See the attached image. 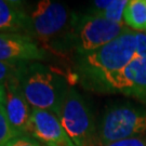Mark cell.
Instances as JSON below:
<instances>
[{"label":"cell","instance_id":"cell-4","mask_svg":"<svg viewBox=\"0 0 146 146\" xmlns=\"http://www.w3.org/2000/svg\"><path fill=\"white\" fill-rule=\"evenodd\" d=\"M146 133V107L132 102H115L105 108L98 123L99 145Z\"/></svg>","mask_w":146,"mask_h":146},{"label":"cell","instance_id":"cell-6","mask_svg":"<svg viewBox=\"0 0 146 146\" xmlns=\"http://www.w3.org/2000/svg\"><path fill=\"white\" fill-rule=\"evenodd\" d=\"M58 119L76 146H95L98 125L87 101L78 91L69 87L64 98Z\"/></svg>","mask_w":146,"mask_h":146},{"label":"cell","instance_id":"cell-12","mask_svg":"<svg viewBox=\"0 0 146 146\" xmlns=\"http://www.w3.org/2000/svg\"><path fill=\"white\" fill-rule=\"evenodd\" d=\"M127 5V0H96L91 2L88 13L114 23L123 24V12Z\"/></svg>","mask_w":146,"mask_h":146},{"label":"cell","instance_id":"cell-2","mask_svg":"<svg viewBox=\"0 0 146 146\" xmlns=\"http://www.w3.org/2000/svg\"><path fill=\"white\" fill-rule=\"evenodd\" d=\"M17 79L33 108L48 110L58 116L70 87L63 75L39 62H26L23 64Z\"/></svg>","mask_w":146,"mask_h":146},{"label":"cell","instance_id":"cell-7","mask_svg":"<svg viewBox=\"0 0 146 146\" xmlns=\"http://www.w3.org/2000/svg\"><path fill=\"white\" fill-rule=\"evenodd\" d=\"M46 58V50L31 35L25 33H0V61L26 63Z\"/></svg>","mask_w":146,"mask_h":146},{"label":"cell","instance_id":"cell-11","mask_svg":"<svg viewBox=\"0 0 146 146\" xmlns=\"http://www.w3.org/2000/svg\"><path fill=\"white\" fill-rule=\"evenodd\" d=\"M0 33H29V16L23 2L0 0Z\"/></svg>","mask_w":146,"mask_h":146},{"label":"cell","instance_id":"cell-17","mask_svg":"<svg viewBox=\"0 0 146 146\" xmlns=\"http://www.w3.org/2000/svg\"><path fill=\"white\" fill-rule=\"evenodd\" d=\"M105 146H146V135L144 134V135L129 137V139L110 143Z\"/></svg>","mask_w":146,"mask_h":146},{"label":"cell","instance_id":"cell-19","mask_svg":"<svg viewBox=\"0 0 146 146\" xmlns=\"http://www.w3.org/2000/svg\"><path fill=\"white\" fill-rule=\"evenodd\" d=\"M3 99H5V87L3 84H0V105H3Z\"/></svg>","mask_w":146,"mask_h":146},{"label":"cell","instance_id":"cell-3","mask_svg":"<svg viewBox=\"0 0 146 146\" xmlns=\"http://www.w3.org/2000/svg\"><path fill=\"white\" fill-rule=\"evenodd\" d=\"M29 35L56 51H65L75 14L66 5L50 0L38 1L27 11Z\"/></svg>","mask_w":146,"mask_h":146},{"label":"cell","instance_id":"cell-18","mask_svg":"<svg viewBox=\"0 0 146 146\" xmlns=\"http://www.w3.org/2000/svg\"><path fill=\"white\" fill-rule=\"evenodd\" d=\"M136 56L146 58V33L136 31Z\"/></svg>","mask_w":146,"mask_h":146},{"label":"cell","instance_id":"cell-14","mask_svg":"<svg viewBox=\"0 0 146 146\" xmlns=\"http://www.w3.org/2000/svg\"><path fill=\"white\" fill-rule=\"evenodd\" d=\"M17 136L8 120L3 105H0V146H3L13 137Z\"/></svg>","mask_w":146,"mask_h":146},{"label":"cell","instance_id":"cell-1","mask_svg":"<svg viewBox=\"0 0 146 146\" xmlns=\"http://www.w3.org/2000/svg\"><path fill=\"white\" fill-rule=\"evenodd\" d=\"M136 56V31L127 29L118 38L91 52L75 54L74 75L86 90L113 94L119 73Z\"/></svg>","mask_w":146,"mask_h":146},{"label":"cell","instance_id":"cell-16","mask_svg":"<svg viewBox=\"0 0 146 146\" xmlns=\"http://www.w3.org/2000/svg\"><path fill=\"white\" fill-rule=\"evenodd\" d=\"M3 146H44L29 135H17Z\"/></svg>","mask_w":146,"mask_h":146},{"label":"cell","instance_id":"cell-8","mask_svg":"<svg viewBox=\"0 0 146 146\" xmlns=\"http://www.w3.org/2000/svg\"><path fill=\"white\" fill-rule=\"evenodd\" d=\"M3 87V107L11 128L16 135H28L33 107L27 102L17 77L7 81Z\"/></svg>","mask_w":146,"mask_h":146},{"label":"cell","instance_id":"cell-9","mask_svg":"<svg viewBox=\"0 0 146 146\" xmlns=\"http://www.w3.org/2000/svg\"><path fill=\"white\" fill-rule=\"evenodd\" d=\"M28 135L44 146H76L58 116L48 110L33 108Z\"/></svg>","mask_w":146,"mask_h":146},{"label":"cell","instance_id":"cell-10","mask_svg":"<svg viewBox=\"0 0 146 146\" xmlns=\"http://www.w3.org/2000/svg\"><path fill=\"white\" fill-rule=\"evenodd\" d=\"M113 94H122L146 106V58H135L117 76Z\"/></svg>","mask_w":146,"mask_h":146},{"label":"cell","instance_id":"cell-5","mask_svg":"<svg viewBox=\"0 0 146 146\" xmlns=\"http://www.w3.org/2000/svg\"><path fill=\"white\" fill-rule=\"evenodd\" d=\"M128 29L118 24L91 13L75 14L66 40V49L75 54L91 52L110 43Z\"/></svg>","mask_w":146,"mask_h":146},{"label":"cell","instance_id":"cell-20","mask_svg":"<svg viewBox=\"0 0 146 146\" xmlns=\"http://www.w3.org/2000/svg\"><path fill=\"white\" fill-rule=\"evenodd\" d=\"M145 33H146V31H145Z\"/></svg>","mask_w":146,"mask_h":146},{"label":"cell","instance_id":"cell-13","mask_svg":"<svg viewBox=\"0 0 146 146\" xmlns=\"http://www.w3.org/2000/svg\"><path fill=\"white\" fill-rule=\"evenodd\" d=\"M123 24L134 31H146V0H130L123 12Z\"/></svg>","mask_w":146,"mask_h":146},{"label":"cell","instance_id":"cell-15","mask_svg":"<svg viewBox=\"0 0 146 146\" xmlns=\"http://www.w3.org/2000/svg\"><path fill=\"white\" fill-rule=\"evenodd\" d=\"M24 63H10L0 61V84L16 78Z\"/></svg>","mask_w":146,"mask_h":146}]
</instances>
